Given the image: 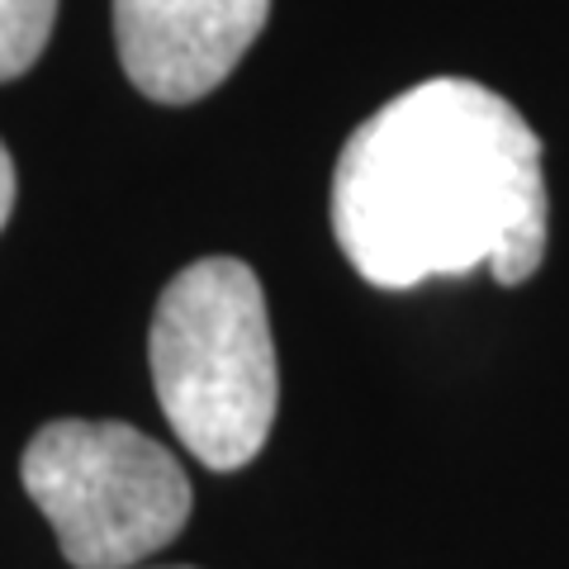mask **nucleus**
Here are the masks:
<instances>
[{"instance_id": "obj_1", "label": "nucleus", "mask_w": 569, "mask_h": 569, "mask_svg": "<svg viewBox=\"0 0 569 569\" xmlns=\"http://www.w3.org/2000/svg\"><path fill=\"white\" fill-rule=\"evenodd\" d=\"M332 238L380 290L470 271L531 280L550 238L537 129L485 81L408 86L337 152Z\"/></svg>"}, {"instance_id": "obj_2", "label": "nucleus", "mask_w": 569, "mask_h": 569, "mask_svg": "<svg viewBox=\"0 0 569 569\" xmlns=\"http://www.w3.org/2000/svg\"><path fill=\"white\" fill-rule=\"evenodd\" d=\"M148 361L176 441L209 470L261 456L280 408V366L266 290L238 257H200L152 313Z\"/></svg>"}, {"instance_id": "obj_3", "label": "nucleus", "mask_w": 569, "mask_h": 569, "mask_svg": "<svg viewBox=\"0 0 569 569\" xmlns=\"http://www.w3.org/2000/svg\"><path fill=\"white\" fill-rule=\"evenodd\" d=\"M20 479L71 569H133L181 537L194 508L181 460L129 422L39 427Z\"/></svg>"}, {"instance_id": "obj_4", "label": "nucleus", "mask_w": 569, "mask_h": 569, "mask_svg": "<svg viewBox=\"0 0 569 569\" xmlns=\"http://www.w3.org/2000/svg\"><path fill=\"white\" fill-rule=\"evenodd\" d=\"M271 0H114L123 77L157 104H194L266 29Z\"/></svg>"}, {"instance_id": "obj_5", "label": "nucleus", "mask_w": 569, "mask_h": 569, "mask_svg": "<svg viewBox=\"0 0 569 569\" xmlns=\"http://www.w3.org/2000/svg\"><path fill=\"white\" fill-rule=\"evenodd\" d=\"M58 24V0H0V81H14L43 58Z\"/></svg>"}, {"instance_id": "obj_6", "label": "nucleus", "mask_w": 569, "mask_h": 569, "mask_svg": "<svg viewBox=\"0 0 569 569\" xmlns=\"http://www.w3.org/2000/svg\"><path fill=\"white\" fill-rule=\"evenodd\" d=\"M10 209H14V162H10L6 142H0V228L10 223Z\"/></svg>"}, {"instance_id": "obj_7", "label": "nucleus", "mask_w": 569, "mask_h": 569, "mask_svg": "<svg viewBox=\"0 0 569 569\" xmlns=\"http://www.w3.org/2000/svg\"><path fill=\"white\" fill-rule=\"evenodd\" d=\"M157 569H194V565H157Z\"/></svg>"}]
</instances>
